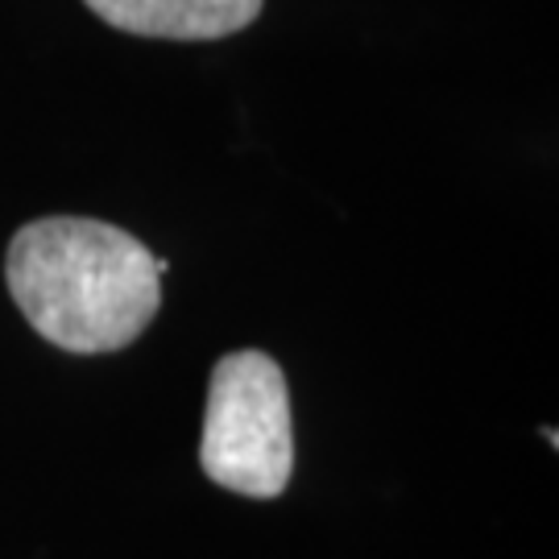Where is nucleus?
Returning a JSON list of instances; mask_svg holds the SVG:
<instances>
[{"label":"nucleus","instance_id":"obj_3","mask_svg":"<svg viewBox=\"0 0 559 559\" xmlns=\"http://www.w3.org/2000/svg\"><path fill=\"white\" fill-rule=\"evenodd\" d=\"M83 4L120 34L216 41L249 29L265 0H83Z\"/></svg>","mask_w":559,"mask_h":559},{"label":"nucleus","instance_id":"obj_1","mask_svg":"<svg viewBox=\"0 0 559 559\" xmlns=\"http://www.w3.org/2000/svg\"><path fill=\"white\" fill-rule=\"evenodd\" d=\"M4 282L41 340L67 353H117L154 323L158 258L124 228L46 216L9 240Z\"/></svg>","mask_w":559,"mask_h":559},{"label":"nucleus","instance_id":"obj_2","mask_svg":"<svg viewBox=\"0 0 559 559\" xmlns=\"http://www.w3.org/2000/svg\"><path fill=\"white\" fill-rule=\"evenodd\" d=\"M200 464L221 489L245 498L286 493L295 473V431L278 360L245 348L212 369Z\"/></svg>","mask_w":559,"mask_h":559}]
</instances>
